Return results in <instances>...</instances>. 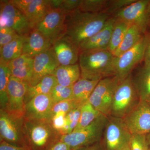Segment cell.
I'll list each match as a JSON object with an SVG mask.
<instances>
[{
    "instance_id": "cell-5",
    "label": "cell",
    "mask_w": 150,
    "mask_h": 150,
    "mask_svg": "<svg viewBox=\"0 0 150 150\" xmlns=\"http://www.w3.org/2000/svg\"><path fill=\"white\" fill-rule=\"evenodd\" d=\"M107 120L108 116L102 114L88 126L62 135L60 140L69 145L71 149H77L100 142Z\"/></svg>"
},
{
    "instance_id": "cell-12",
    "label": "cell",
    "mask_w": 150,
    "mask_h": 150,
    "mask_svg": "<svg viewBox=\"0 0 150 150\" xmlns=\"http://www.w3.org/2000/svg\"><path fill=\"white\" fill-rule=\"evenodd\" d=\"M66 16L67 14L61 9H52L35 29L49 39L52 44L64 35Z\"/></svg>"
},
{
    "instance_id": "cell-50",
    "label": "cell",
    "mask_w": 150,
    "mask_h": 150,
    "mask_svg": "<svg viewBox=\"0 0 150 150\" xmlns=\"http://www.w3.org/2000/svg\"><path fill=\"white\" fill-rule=\"evenodd\" d=\"M147 103H149V105H150V101H149V102H147Z\"/></svg>"
},
{
    "instance_id": "cell-29",
    "label": "cell",
    "mask_w": 150,
    "mask_h": 150,
    "mask_svg": "<svg viewBox=\"0 0 150 150\" xmlns=\"http://www.w3.org/2000/svg\"><path fill=\"white\" fill-rule=\"evenodd\" d=\"M115 25L108 46V50L113 54L118 48L125 37L130 25L124 22L115 19Z\"/></svg>"
},
{
    "instance_id": "cell-36",
    "label": "cell",
    "mask_w": 150,
    "mask_h": 150,
    "mask_svg": "<svg viewBox=\"0 0 150 150\" xmlns=\"http://www.w3.org/2000/svg\"><path fill=\"white\" fill-rule=\"evenodd\" d=\"M136 0H111L108 1V6L105 13L109 15L116 13L117 12L121 10L127 6H129L132 3H134Z\"/></svg>"
},
{
    "instance_id": "cell-24",
    "label": "cell",
    "mask_w": 150,
    "mask_h": 150,
    "mask_svg": "<svg viewBox=\"0 0 150 150\" xmlns=\"http://www.w3.org/2000/svg\"><path fill=\"white\" fill-rule=\"evenodd\" d=\"M58 84L56 77L49 75L44 77L35 85L28 86L25 96V104L37 96L51 93L54 87Z\"/></svg>"
},
{
    "instance_id": "cell-2",
    "label": "cell",
    "mask_w": 150,
    "mask_h": 150,
    "mask_svg": "<svg viewBox=\"0 0 150 150\" xmlns=\"http://www.w3.org/2000/svg\"><path fill=\"white\" fill-rule=\"evenodd\" d=\"M116 57L108 49L80 52L79 65L81 77L100 80L115 76Z\"/></svg>"
},
{
    "instance_id": "cell-16",
    "label": "cell",
    "mask_w": 150,
    "mask_h": 150,
    "mask_svg": "<svg viewBox=\"0 0 150 150\" xmlns=\"http://www.w3.org/2000/svg\"><path fill=\"white\" fill-rule=\"evenodd\" d=\"M33 59V71L29 86L35 85L44 77L52 74L60 66L51 48Z\"/></svg>"
},
{
    "instance_id": "cell-22",
    "label": "cell",
    "mask_w": 150,
    "mask_h": 150,
    "mask_svg": "<svg viewBox=\"0 0 150 150\" xmlns=\"http://www.w3.org/2000/svg\"><path fill=\"white\" fill-rule=\"evenodd\" d=\"M57 83L66 87L73 86L81 78L80 68L79 64L69 66H59L52 73Z\"/></svg>"
},
{
    "instance_id": "cell-18",
    "label": "cell",
    "mask_w": 150,
    "mask_h": 150,
    "mask_svg": "<svg viewBox=\"0 0 150 150\" xmlns=\"http://www.w3.org/2000/svg\"><path fill=\"white\" fill-rule=\"evenodd\" d=\"M115 21V19L113 17L108 19L104 27L99 32L80 44L79 47V52L89 50H108Z\"/></svg>"
},
{
    "instance_id": "cell-45",
    "label": "cell",
    "mask_w": 150,
    "mask_h": 150,
    "mask_svg": "<svg viewBox=\"0 0 150 150\" xmlns=\"http://www.w3.org/2000/svg\"><path fill=\"white\" fill-rule=\"evenodd\" d=\"M63 0H49L52 9L60 8Z\"/></svg>"
},
{
    "instance_id": "cell-46",
    "label": "cell",
    "mask_w": 150,
    "mask_h": 150,
    "mask_svg": "<svg viewBox=\"0 0 150 150\" xmlns=\"http://www.w3.org/2000/svg\"><path fill=\"white\" fill-rule=\"evenodd\" d=\"M147 17L148 25L149 26L150 25V0L148 4L147 8Z\"/></svg>"
},
{
    "instance_id": "cell-47",
    "label": "cell",
    "mask_w": 150,
    "mask_h": 150,
    "mask_svg": "<svg viewBox=\"0 0 150 150\" xmlns=\"http://www.w3.org/2000/svg\"><path fill=\"white\" fill-rule=\"evenodd\" d=\"M146 137L147 139L148 143H149V145L150 147V134L146 135Z\"/></svg>"
},
{
    "instance_id": "cell-11",
    "label": "cell",
    "mask_w": 150,
    "mask_h": 150,
    "mask_svg": "<svg viewBox=\"0 0 150 150\" xmlns=\"http://www.w3.org/2000/svg\"><path fill=\"white\" fill-rule=\"evenodd\" d=\"M150 0H136L114 14L116 20L121 21L130 25H134L139 28L143 33L146 30L148 25L147 8Z\"/></svg>"
},
{
    "instance_id": "cell-9",
    "label": "cell",
    "mask_w": 150,
    "mask_h": 150,
    "mask_svg": "<svg viewBox=\"0 0 150 150\" xmlns=\"http://www.w3.org/2000/svg\"><path fill=\"white\" fill-rule=\"evenodd\" d=\"M146 42L147 35H144L136 46L116 57L115 76L120 83L126 79L135 66L144 60Z\"/></svg>"
},
{
    "instance_id": "cell-3",
    "label": "cell",
    "mask_w": 150,
    "mask_h": 150,
    "mask_svg": "<svg viewBox=\"0 0 150 150\" xmlns=\"http://www.w3.org/2000/svg\"><path fill=\"white\" fill-rule=\"evenodd\" d=\"M22 129L25 141L31 150H48L62 137L48 120L23 118Z\"/></svg>"
},
{
    "instance_id": "cell-20",
    "label": "cell",
    "mask_w": 150,
    "mask_h": 150,
    "mask_svg": "<svg viewBox=\"0 0 150 150\" xmlns=\"http://www.w3.org/2000/svg\"><path fill=\"white\" fill-rule=\"evenodd\" d=\"M34 59L23 56L8 63L11 76L29 84L33 71Z\"/></svg>"
},
{
    "instance_id": "cell-32",
    "label": "cell",
    "mask_w": 150,
    "mask_h": 150,
    "mask_svg": "<svg viewBox=\"0 0 150 150\" xmlns=\"http://www.w3.org/2000/svg\"><path fill=\"white\" fill-rule=\"evenodd\" d=\"M50 94L54 104L67 100L73 99L72 86H64L58 84Z\"/></svg>"
},
{
    "instance_id": "cell-17",
    "label": "cell",
    "mask_w": 150,
    "mask_h": 150,
    "mask_svg": "<svg viewBox=\"0 0 150 150\" xmlns=\"http://www.w3.org/2000/svg\"><path fill=\"white\" fill-rule=\"evenodd\" d=\"M60 66H69L79 62V48L64 36L54 41L51 47Z\"/></svg>"
},
{
    "instance_id": "cell-8",
    "label": "cell",
    "mask_w": 150,
    "mask_h": 150,
    "mask_svg": "<svg viewBox=\"0 0 150 150\" xmlns=\"http://www.w3.org/2000/svg\"><path fill=\"white\" fill-rule=\"evenodd\" d=\"M6 26L20 36H26L33 30L25 15L9 1L0 2V27Z\"/></svg>"
},
{
    "instance_id": "cell-30",
    "label": "cell",
    "mask_w": 150,
    "mask_h": 150,
    "mask_svg": "<svg viewBox=\"0 0 150 150\" xmlns=\"http://www.w3.org/2000/svg\"><path fill=\"white\" fill-rule=\"evenodd\" d=\"M101 115V112L87 101L82 105L79 122L74 130L88 126Z\"/></svg>"
},
{
    "instance_id": "cell-44",
    "label": "cell",
    "mask_w": 150,
    "mask_h": 150,
    "mask_svg": "<svg viewBox=\"0 0 150 150\" xmlns=\"http://www.w3.org/2000/svg\"><path fill=\"white\" fill-rule=\"evenodd\" d=\"M76 150H105L104 147L101 142H99L93 144L83 147L76 149Z\"/></svg>"
},
{
    "instance_id": "cell-49",
    "label": "cell",
    "mask_w": 150,
    "mask_h": 150,
    "mask_svg": "<svg viewBox=\"0 0 150 150\" xmlns=\"http://www.w3.org/2000/svg\"><path fill=\"white\" fill-rule=\"evenodd\" d=\"M76 149H72L71 150H76Z\"/></svg>"
},
{
    "instance_id": "cell-48",
    "label": "cell",
    "mask_w": 150,
    "mask_h": 150,
    "mask_svg": "<svg viewBox=\"0 0 150 150\" xmlns=\"http://www.w3.org/2000/svg\"><path fill=\"white\" fill-rule=\"evenodd\" d=\"M123 150H130V148H129V146H126V148H124Z\"/></svg>"
},
{
    "instance_id": "cell-15",
    "label": "cell",
    "mask_w": 150,
    "mask_h": 150,
    "mask_svg": "<svg viewBox=\"0 0 150 150\" xmlns=\"http://www.w3.org/2000/svg\"><path fill=\"white\" fill-rule=\"evenodd\" d=\"M54 105L51 94L34 97L25 104L24 118L49 120Z\"/></svg>"
},
{
    "instance_id": "cell-41",
    "label": "cell",
    "mask_w": 150,
    "mask_h": 150,
    "mask_svg": "<svg viewBox=\"0 0 150 150\" xmlns=\"http://www.w3.org/2000/svg\"><path fill=\"white\" fill-rule=\"evenodd\" d=\"M81 106L82 105H81L76 109H75L74 117H73L72 120L70 123L69 134L73 132L79 124L80 118Z\"/></svg>"
},
{
    "instance_id": "cell-43",
    "label": "cell",
    "mask_w": 150,
    "mask_h": 150,
    "mask_svg": "<svg viewBox=\"0 0 150 150\" xmlns=\"http://www.w3.org/2000/svg\"><path fill=\"white\" fill-rule=\"evenodd\" d=\"M71 148L64 142L59 141L53 145L48 150H71Z\"/></svg>"
},
{
    "instance_id": "cell-35",
    "label": "cell",
    "mask_w": 150,
    "mask_h": 150,
    "mask_svg": "<svg viewBox=\"0 0 150 150\" xmlns=\"http://www.w3.org/2000/svg\"><path fill=\"white\" fill-rule=\"evenodd\" d=\"M20 36L10 28L0 27V48Z\"/></svg>"
},
{
    "instance_id": "cell-26",
    "label": "cell",
    "mask_w": 150,
    "mask_h": 150,
    "mask_svg": "<svg viewBox=\"0 0 150 150\" xmlns=\"http://www.w3.org/2000/svg\"><path fill=\"white\" fill-rule=\"evenodd\" d=\"M143 34L137 26L134 25H130L121 44L112 54L113 56L119 57L136 46L144 36Z\"/></svg>"
},
{
    "instance_id": "cell-31",
    "label": "cell",
    "mask_w": 150,
    "mask_h": 150,
    "mask_svg": "<svg viewBox=\"0 0 150 150\" xmlns=\"http://www.w3.org/2000/svg\"><path fill=\"white\" fill-rule=\"evenodd\" d=\"M108 0H81L78 9L83 12L105 13Z\"/></svg>"
},
{
    "instance_id": "cell-40",
    "label": "cell",
    "mask_w": 150,
    "mask_h": 150,
    "mask_svg": "<svg viewBox=\"0 0 150 150\" xmlns=\"http://www.w3.org/2000/svg\"><path fill=\"white\" fill-rule=\"evenodd\" d=\"M144 61V67L146 69H150V35H147V42Z\"/></svg>"
},
{
    "instance_id": "cell-28",
    "label": "cell",
    "mask_w": 150,
    "mask_h": 150,
    "mask_svg": "<svg viewBox=\"0 0 150 150\" xmlns=\"http://www.w3.org/2000/svg\"><path fill=\"white\" fill-rule=\"evenodd\" d=\"M25 36H19L0 48V59L8 63L21 56Z\"/></svg>"
},
{
    "instance_id": "cell-7",
    "label": "cell",
    "mask_w": 150,
    "mask_h": 150,
    "mask_svg": "<svg viewBox=\"0 0 150 150\" xmlns=\"http://www.w3.org/2000/svg\"><path fill=\"white\" fill-rule=\"evenodd\" d=\"M120 83L115 76L100 80L88 101L103 115L110 116L113 96Z\"/></svg>"
},
{
    "instance_id": "cell-33",
    "label": "cell",
    "mask_w": 150,
    "mask_h": 150,
    "mask_svg": "<svg viewBox=\"0 0 150 150\" xmlns=\"http://www.w3.org/2000/svg\"><path fill=\"white\" fill-rule=\"evenodd\" d=\"M81 105H82L72 99L67 100L55 103L51 110V118L57 113L62 112L67 114L71 110L76 109Z\"/></svg>"
},
{
    "instance_id": "cell-42",
    "label": "cell",
    "mask_w": 150,
    "mask_h": 150,
    "mask_svg": "<svg viewBox=\"0 0 150 150\" xmlns=\"http://www.w3.org/2000/svg\"><path fill=\"white\" fill-rule=\"evenodd\" d=\"M0 150H31L29 148L17 146L0 139Z\"/></svg>"
},
{
    "instance_id": "cell-25",
    "label": "cell",
    "mask_w": 150,
    "mask_h": 150,
    "mask_svg": "<svg viewBox=\"0 0 150 150\" xmlns=\"http://www.w3.org/2000/svg\"><path fill=\"white\" fill-rule=\"evenodd\" d=\"M134 83L142 101H150V69L143 67L133 78Z\"/></svg>"
},
{
    "instance_id": "cell-23",
    "label": "cell",
    "mask_w": 150,
    "mask_h": 150,
    "mask_svg": "<svg viewBox=\"0 0 150 150\" xmlns=\"http://www.w3.org/2000/svg\"><path fill=\"white\" fill-rule=\"evenodd\" d=\"M100 81L80 78L72 86L73 99L82 105L88 101Z\"/></svg>"
},
{
    "instance_id": "cell-4",
    "label": "cell",
    "mask_w": 150,
    "mask_h": 150,
    "mask_svg": "<svg viewBox=\"0 0 150 150\" xmlns=\"http://www.w3.org/2000/svg\"><path fill=\"white\" fill-rule=\"evenodd\" d=\"M141 101L131 74L120 83L112 99L110 116L123 118Z\"/></svg>"
},
{
    "instance_id": "cell-21",
    "label": "cell",
    "mask_w": 150,
    "mask_h": 150,
    "mask_svg": "<svg viewBox=\"0 0 150 150\" xmlns=\"http://www.w3.org/2000/svg\"><path fill=\"white\" fill-rule=\"evenodd\" d=\"M52 9L49 0H32L24 14L32 30Z\"/></svg>"
},
{
    "instance_id": "cell-27",
    "label": "cell",
    "mask_w": 150,
    "mask_h": 150,
    "mask_svg": "<svg viewBox=\"0 0 150 150\" xmlns=\"http://www.w3.org/2000/svg\"><path fill=\"white\" fill-rule=\"evenodd\" d=\"M11 76L8 63L0 59V109L5 111L8 107V85Z\"/></svg>"
},
{
    "instance_id": "cell-6",
    "label": "cell",
    "mask_w": 150,
    "mask_h": 150,
    "mask_svg": "<svg viewBox=\"0 0 150 150\" xmlns=\"http://www.w3.org/2000/svg\"><path fill=\"white\" fill-rule=\"evenodd\" d=\"M131 137L123 118L108 117L103 134L105 150H123L129 146Z\"/></svg>"
},
{
    "instance_id": "cell-39",
    "label": "cell",
    "mask_w": 150,
    "mask_h": 150,
    "mask_svg": "<svg viewBox=\"0 0 150 150\" xmlns=\"http://www.w3.org/2000/svg\"><path fill=\"white\" fill-rule=\"evenodd\" d=\"M32 0H9L10 2L23 14L25 13L28 7Z\"/></svg>"
},
{
    "instance_id": "cell-14",
    "label": "cell",
    "mask_w": 150,
    "mask_h": 150,
    "mask_svg": "<svg viewBox=\"0 0 150 150\" xmlns=\"http://www.w3.org/2000/svg\"><path fill=\"white\" fill-rule=\"evenodd\" d=\"M123 119L131 135L150 134V105L148 103L141 100Z\"/></svg>"
},
{
    "instance_id": "cell-1",
    "label": "cell",
    "mask_w": 150,
    "mask_h": 150,
    "mask_svg": "<svg viewBox=\"0 0 150 150\" xmlns=\"http://www.w3.org/2000/svg\"><path fill=\"white\" fill-rule=\"evenodd\" d=\"M110 16L105 13H90L77 10L68 14L63 36L79 48L82 42L95 35L104 27Z\"/></svg>"
},
{
    "instance_id": "cell-38",
    "label": "cell",
    "mask_w": 150,
    "mask_h": 150,
    "mask_svg": "<svg viewBox=\"0 0 150 150\" xmlns=\"http://www.w3.org/2000/svg\"><path fill=\"white\" fill-rule=\"evenodd\" d=\"M81 2V0H63L59 8L67 15L77 10Z\"/></svg>"
},
{
    "instance_id": "cell-19",
    "label": "cell",
    "mask_w": 150,
    "mask_h": 150,
    "mask_svg": "<svg viewBox=\"0 0 150 150\" xmlns=\"http://www.w3.org/2000/svg\"><path fill=\"white\" fill-rule=\"evenodd\" d=\"M52 43L37 30H33L25 36L22 55L34 59L51 48Z\"/></svg>"
},
{
    "instance_id": "cell-10",
    "label": "cell",
    "mask_w": 150,
    "mask_h": 150,
    "mask_svg": "<svg viewBox=\"0 0 150 150\" xmlns=\"http://www.w3.org/2000/svg\"><path fill=\"white\" fill-rule=\"evenodd\" d=\"M28 84L11 76L8 85V104L6 112L17 120H23L25 110V96Z\"/></svg>"
},
{
    "instance_id": "cell-37",
    "label": "cell",
    "mask_w": 150,
    "mask_h": 150,
    "mask_svg": "<svg viewBox=\"0 0 150 150\" xmlns=\"http://www.w3.org/2000/svg\"><path fill=\"white\" fill-rule=\"evenodd\" d=\"M66 115V113L62 112L57 113L52 116L49 120L53 128L60 134L67 123Z\"/></svg>"
},
{
    "instance_id": "cell-13",
    "label": "cell",
    "mask_w": 150,
    "mask_h": 150,
    "mask_svg": "<svg viewBox=\"0 0 150 150\" xmlns=\"http://www.w3.org/2000/svg\"><path fill=\"white\" fill-rule=\"evenodd\" d=\"M23 120H17L7 112L0 109L1 139L17 146L28 148L22 129Z\"/></svg>"
},
{
    "instance_id": "cell-34",
    "label": "cell",
    "mask_w": 150,
    "mask_h": 150,
    "mask_svg": "<svg viewBox=\"0 0 150 150\" xmlns=\"http://www.w3.org/2000/svg\"><path fill=\"white\" fill-rule=\"evenodd\" d=\"M130 150H150L146 135L132 134L129 142Z\"/></svg>"
}]
</instances>
